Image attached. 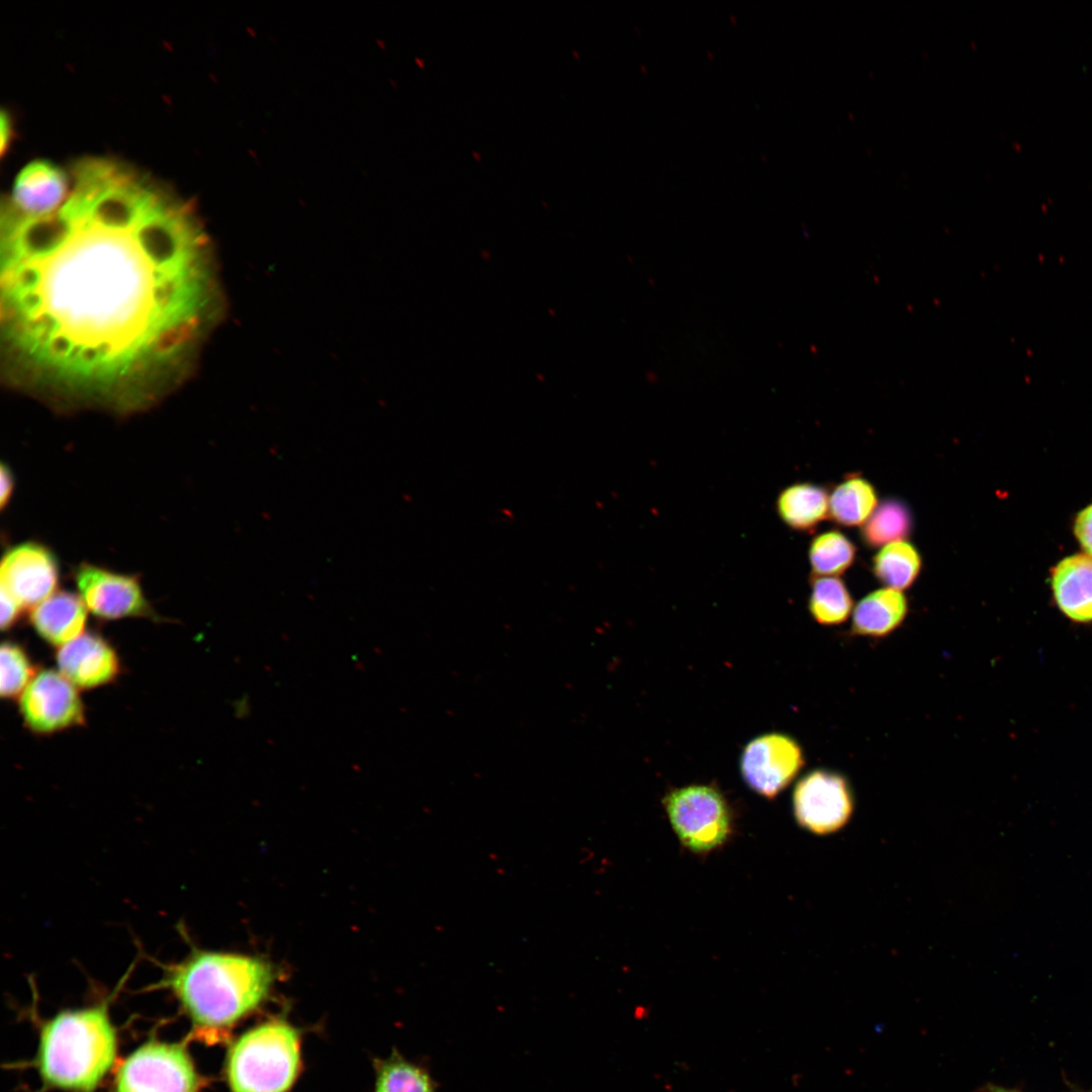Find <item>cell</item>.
<instances>
[{"label": "cell", "mask_w": 1092, "mask_h": 1092, "mask_svg": "<svg viewBox=\"0 0 1092 1092\" xmlns=\"http://www.w3.org/2000/svg\"><path fill=\"white\" fill-rule=\"evenodd\" d=\"M2 326L34 371L121 410L140 378L175 361L205 310L200 228L160 199L135 224L95 222L63 206L2 210ZM123 408H125L122 396Z\"/></svg>", "instance_id": "obj_1"}, {"label": "cell", "mask_w": 1092, "mask_h": 1092, "mask_svg": "<svg viewBox=\"0 0 1092 1092\" xmlns=\"http://www.w3.org/2000/svg\"><path fill=\"white\" fill-rule=\"evenodd\" d=\"M161 969L157 986L170 991L203 1031L228 1028L254 1010L275 978L272 967L258 958L195 946Z\"/></svg>", "instance_id": "obj_2"}, {"label": "cell", "mask_w": 1092, "mask_h": 1092, "mask_svg": "<svg viewBox=\"0 0 1092 1092\" xmlns=\"http://www.w3.org/2000/svg\"><path fill=\"white\" fill-rule=\"evenodd\" d=\"M116 1046L106 1004L64 1010L41 1026L37 1068L50 1087L92 1092L111 1069Z\"/></svg>", "instance_id": "obj_3"}, {"label": "cell", "mask_w": 1092, "mask_h": 1092, "mask_svg": "<svg viewBox=\"0 0 1092 1092\" xmlns=\"http://www.w3.org/2000/svg\"><path fill=\"white\" fill-rule=\"evenodd\" d=\"M300 1067L298 1031L284 1020H270L242 1034L226 1057L232 1092H286Z\"/></svg>", "instance_id": "obj_4"}, {"label": "cell", "mask_w": 1092, "mask_h": 1092, "mask_svg": "<svg viewBox=\"0 0 1092 1092\" xmlns=\"http://www.w3.org/2000/svg\"><path fill=\"white\" fill-rule=\"evenodd\" d=\"M199 1079L182 1044L152 1040L119 1067L113 1092H197Z\"/></svg>", "instance_id": "obj_5"}, {"label": "cell", "mask_w": 1092, "mask_h": 1092, "mask_svg": "<svg viewBox=\"0 0 1092 1092\" xmlns=\"http://www.w3.org/2000/svg\"><path fill=\"white\" fill-rule=\"evenodd\" d=\"M671 827L688 849L701 853L722 845L731 832V816L723 796L713 787L688 786L664 798Z\"/></svg>", "instance_id": "obj_6"}, {"label": "cell", "mask_w": 1092, "mask_h": 1092, "mask_svg": "<svg viewBox=\"0 0 1092 1092\" xmlns=\"http://www.w3.org/2000/svg\"><path fill=\"white\" fill-rule=\"evenodd\" d=\"M72 576L87 610L100 620L144 618L162 621L145 596L138 574L83 561L74 567Z\"/></svg>", "instance_id": "obj_7"}, {"label": "cell", "mask_w": 1092, "mask_h": 1092, "mask_svg": "<svg viewBox=\"0 0 1092 1092\" xmlns=\"http://www.w3.org/2000/svg\"><path fill=\"white\" fill-rule=\"evenodd\" d=\"M19 712L32 733L50 735L85 724V707L75 687L60 671L39 670L19 697Z\"/></svg>", "instance_id": "obj_8"}, {"label": "cell", "mask_w": 1092, "mask_h": 1092, "mask_svg": "<svg viewBox=\"0 0 1092 1092\" xmlns=\"http://www.w3.org/2000/svg\"><path fill=\"white\" fill-rule=\"evenodd\" d=\"M793 807L800 826L812 833L826 835L838 831L849 821L853 797L844 777L818 769L798 782Z\"/></svg>", "instance_id": "obj_9"}, {"label": "cell", "mask_w": 1092, "mask_h": 1092, "mask_svg": "<svg viewBox=\"0 0 1092 1092\" xmlns=\"http://www.w3.org/2000/svg\"><path fill=\"white\" fill-rule=\"evenodd\" d=\"M61 565L55 551L38 541H24L10 546L0 564V585L23 609L33 607L52 596L59 585Z\"/></svg>", "instance_id": "obj_10"}, {"label": "cell", "mask_w": 1092, "mask_h": 1092, "mask_svg": "<svg viewBox=\"0 0 1092 1092\" xmlns=\"http://www.w3.org/2000/svg\"><path fill=\"white\" fill-rule=\"evenodd\" d=\"M803 764L802 749L792 737L769 733L746 745L740 769L745 783L754 792L774 798L790 785Z\"/></svg>", "instance_id": "obj_11"}, {"label": "cell", "mask_w": 1092, "mask_h": 1092, "mask_svg": "<svg viewBox=\"0 0 1092 1092\" xmlns=\"http://www.w3.org/2000/svg\"><path fill=\"white\" fill-rule=\"evenodd\" d=\"M59 671L75 687L91 690L118 677L121 661L114 647L97 632H84L56 652Z\"/></svg>", "instance_id": "obj_12"}, {"label": "cell", "mask_w": 1092, "mask_h": 1092, "mask_svg": "<svg viewBox=\"0 0 1092 1092\" xmlns=\"http://www.w3.org/2000/svg\"><path fill=\"white\" fill-rule=\"evenodd\" d=\"M1051 587L1060 612L1075 623H1092V557L1075 553L1051 569Z\"/></svg>", "instance_id": "obj_13"}, {"label": "cell", "mask_w": 1092, "mask_h": 1092, "mask_svg": "<svg viewBox=\"0 0 1092 1092\" xmlns=\"http://www.w3.org/2000/svg\"><path fill=\"white\" fill-rule=\"evenodd\" d=\"M65 172L48 161H33L17 175L12 202L25 215L39 216L56 211L66 196Z\"/></svg>", "instance_id": "obj_14"}, {"label": "cell", "mask_w": 1092, "mask_h": 1092, "mask_svg": "<svg viewBox=\"0 0 1092 1092\" xmlns=\"http://www.w3.org/2000/svg\"><path fill=\"white\" fill-rule=\"evenodd\" d=\"M87 611L79 594L60 589L30 610L29 623L41 639L59 648L84 633Z\"/></svg>", "instance_id": "obj_15"}, {"label": "cell", "mask_w": 1092, "mask_h": 1092, "mask_svg": "<svg viewBox=\"0 0 1092 1092\" xmlns=\"http://www.w3.org/2000/svg\"><path fill=\"white\" fill-rule=\"evenodd\" d=\"M907 613L905 595L883 587L868 594L853 608L851 631L861 636L884 637L903 623Z\"/></svg>", "instance_id": "obj_16"}, {"label": "cell", "mask_w": 1092, "mask_h": 1092, "mask_svg": "<svg viewBox=\"0 0 1092 1092\" xmlns=\"http://www.w3.org/2000/svg\"><path fill=\"white\" fill-rule=\"evenodd\" d=\"M776 510L787 527L808 533L828 518L829 492L816 483L796 482L779 493Z\"/></svg>", "instance_id": "obj_17"}, {"label": "cell", "mask_w": 1092, "mask_h": 1092, "mask_svg": "<svg viewBox=\"0 0 1092 1092\" xmlns=\"http://www.w3.org/2000/svg\"><path fill=\"white\" fill-rule=\"evenodd\" d=\"M878 504L874 484L857 473L849 474L829 493L828 518L839 526L861 527Z\"/></svg>", "instance_id": "obj_18"}, {"label": "cell", "mask_w": 1092, "mask_h": 1092, "mask_svg": "<svg viewBox=\"0 0 1092 1092\" xmlns=\"http://www.w3.org/2000/svg\"><path fill=\"white\" fill-rule=\"evenodd\" d=\"M914 527L909 506L898 497H886L860 528V539L871 549L908 539Z\"/></svg>", "instance_id": "obj_19"}, {"label": "cell", "mask_w": 1092, "mask_h": 1092, "mask_svg": "<svg viewBox=\"0 0 1092 1092\" xmlns=\"http://www.w3.org/2000/svg\"><path fill=\"white\" fill-rule=\"evenodd\" d=\"M922 568V557L915 545L907 540L883 546L872 560L875 577L885 585L897 590L909 588Z\"/></svg>", "instance_id": "obj_20"}, {"label": "cell", "mask_w": 1092, "mask_h": 1092, "mask_svg": "<svg viewBox=\"0 0 1092 1092\" xmlns=\"http://www.w3.org/2000/svg\"><path fill=\"white\" fill-rule=\"evenodd\" d=\"M810 586L808 609L817 623L839 625L852 614L853 600L840 577L811 575Z\"/></svg>", "instance_id": "obj_21"}, {"label": "cell", "mask_w": 1092, "mask_h": 1092, "mask_svg": "<svg viewBox=\"0 0 1092 1092\" xmlns=\"http://www.w3.org/2000/svg\"><path fill=\"white\" fill-rule=\"evenodd\" d=\"M127 173L112 161L99 158L82 160L74 167V188L64 204L72 209H83Z\"/></svg>", "instance_id": "obj_22"}, {"label": "cell", "mask_w": 1092, "mask_h": 1092, "mask_svg": "<svg viewBox=\"0 0 1092 1092\" xmlns=\"http://www.w3.org/2000/svg\"><path fill=\"white\" fill-rule=\"evenodd\" d=\"M812 575L838 576L854 562L856 547L838 530H828L813 538L809 546Z\"/></svg>", "instance_id": "obj_23"}, {"label": "cell", "mask_w": 1092, "mask_h": 1092, "mask_svg": "<svg viewBox=\"0 0 1092 1092\" xmlns=\"http://www.w3.org/2000/svg\"><path fill=\"white\" fill-rule=\"evenodd\" d=\"M375 1092H437V1083L427 1069L394 1051L377 1067Z\"/></svg>", "instance_id": "obj_24"}, {"label": "cell", "mask_w": 1092, "mask_h": 1092, "mask_svg": "<svg viewBox=\"0 0 1092 1092\" xmlns=\"http://www.w3.org/2000/svg\"><path fill=\"white\" fill-rule=\"evenodd\" d=\"M0 669V695L8 700L19 698L37 673L25 648L11 640L1 644Z\"/></svg>", "instance_id": "obj_25"}, {"label": "cell", "mask_w": 1092, "mask_h": 1092, "mask_svg": "<svg viewBox=\"0 0 1092 1092\" xmlns=\"http://www.w3.org/2000/svg\"><path fill=\"white\" fill-rule=\"evenodd\" d=\"M1073 533L1084 553L1092 557V503L1077 513Z\"/></svg>", "instance_id": "obj_26"}, {"label": "cell", "mask_w": 1092, "mask_h": 1092, "mask_svg": "<svg viewBox=\"0 0 1092 1092\" xmlns=\"http://www.w3.org/2000/svg\"><path fill=\"white\" fill-rule=\"evenodd\" d=\"M1 593V620L0 625L2 631H8L18 622L23 608L20 604L6 590L0 588Z\"/></svg>", "instance_id": "obj_27"}, {"label": "cell", "mask_w": 1092, "mask_h": 1092, "mask_svg": "<svg viewBox=\"0 0 1092 1092\" xmlns=\"http://www.w3.org/2000/svg\"><path fill=\"white\" fill-rule=\"evenodd\" d=\"M0 507L4 511L10 503L15 488V476L10 466L4 461L0 466Z\"/></svg>", "instance_id": "obj_28"}, {"label": "cell", "mask_w": 1092, "mask_h": 1092, "mask_svg": "<svg viewBox=\"0 0 1092 1092\" xmlns=\"http://www.w3.org/2000/svg\"><path fill=\"white\" fill-rule=\"evenodd\" d=\"M0 134H1V154H4L7 146L10 143L12 134V126L9 115L6 112L1 113L0 118Z\"/></svg>", "instance_id": "obj_29"}, {"label": "cell", "mask_w": 1092, "mask_h": 1092, "mask_svg": "<svg viewBox=\"0 0 1092 1092\" xmlns=\"http://www.w3.org/2000/svg\"><path fill=\"white\" fill-rule=\"evenodd\" d=\"M991 1092H1015V1091H1011V1090H1007V1089H1004V1088H997L996 1087V1088H992Z\"/></svg>", "instance_id": "obj_30"}]
</instances>
